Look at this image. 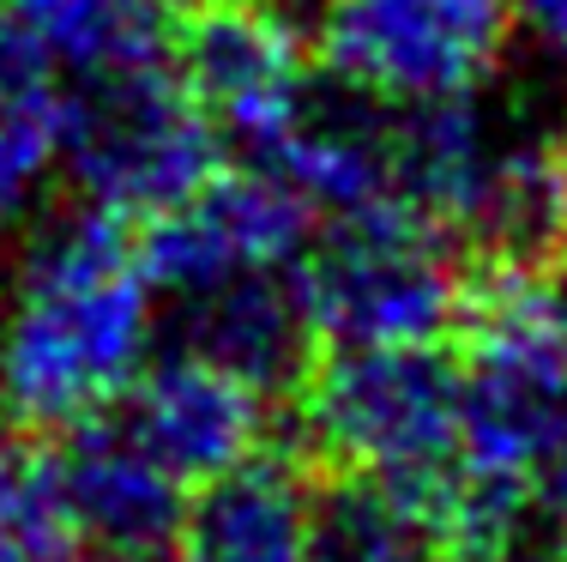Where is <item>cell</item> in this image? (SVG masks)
I'll return each instance as SVG.
<instances>
[{
    "label": "cell",
    "mask_w": 567,
    "mask_h": 562,
    "mask_svg": "<svg viewBox=\"0 0 567 562\" xmlns=\"http://www.w3.org/2000/svg\"><path fill=\"white\" fill-rule=\"evenodd\" d=\"M157 285L127 218L85 206L19 254L0 297V411L19 430H66L110 411L152 357Z\"/></svg>",
    "instance_id": "cell-1"
},
{
    "label": "cell",
    "mask_w": 567,
    "mask_h": 562,
    "mask_svg": "<svg viewBox=\"0 0 567 562\" xmlns=\"http://www.w3.org/2000/svg\"><path fill=\"white\" fill-rule=\"evenodd\" d=\"M458 478L441 502L453 544L519 527L532 472L567 430V278L483 260L458 309Z\"/></svg>",
    "instance_id": "cell-2"
},
{
    "label": "cell",
    "mask_w": 567,
    "mask_h": 562,
    "mask_svg": "<svg viewBox=\"0 0 567 562\" xmlns=\"http://www.w3.org/2000/svg\"><path fill=\"white\" fill-rule=\"evenodd\" d=\"M302 436L332 472L423 497L441 514L458 478V357L429 345H327L308 357Z\"/></svg>",
    "instance_id": "cell-3"
},
{
    "label": "cell",
    "mask_w": 567,
    "mask_h": 562,
    "mask_svg": "<svg viewBox=\"0 0 567 562\" xmlns=\"http://www.w3.org/2000/svg\"><path fill=\"white\" fill-rule=\"evenodd\" d=\"M315 345H429L465 309L453 236L399 200L332 212L290 266Z\"/></svg>",
    "instance_id": "cell-4"
},
{
    "label": "cell",
    "mask_w": 567,
    "mask_h": 562,
    "mask_svg": "<svg viewBox=\"0 0 567 562\" xmlns=\"http://www.w3.org/2000/svg\"><path fill=\"white\" fill-rule=\"evenodd\" d=\"M55 164L85 206L110 218H152L218 170V133L169 61L152 55L85 73L61 91Z\"/></svg>",
    "instance_id": "cell-5"
},
{
    "label": "cell",
    "mask_w": 567,
    "mask_h": 562,
    "mask_svg": "<svg viewBox=\"0 0 567 562\" xmlns=\"http://www.w3.org/2000/svg\"><path fill=\"white\" fill-rule=\"evenodd\" d=\"M513 0H320L315 61L381 110L477 98L513 49Z\"/></svg>",
    "instance_id": "cell-6"
},
{
    "label": "cell",
    "mask_w": 567,
    "mask_h": 562,
    "mask_svg": "<svg viewBox=\"0 0 567 562\" xmlns=\"http://www.w3.org/2000/svg\"><path fill=\"white\" fill-rule=\"evenodd\" d=\"M164 61L218 140L272 152L308 110V37L278 0H169Z\"/></svg>",
    "instance_id": "cell-7"
},
{
    "label": "cell",
    "mask_w": 567,
    "mask_h": 562,
    "mask_svg": "<svg viewBox=\"0 0 567 562\" xmlns=\"http://www.w3.org/2000/svg\"><path fill=\"white\" fill-rule=\"evenodd\" d=\"M308 248V200L272 170H212L175 206L152 212L140 260L175 303L224 278L284 273Z\"/></svg>",
    "instance_id": "cell-8"
},
{
    "label": "cell",
    "mask_w": 567,
    "mask_h": 562,
    "mask_svg": "<svg viewBox=\"0 0 567 562\" xmlns=\"http://www.w3.org/2000/svg\"><path fill=\"white\" fill-rule=\"evenodd\" d=\"M115 406H121L115 418L182 484H206V478H218L266 448V406H272V394H260L254 381L229 375L212 357L169 351L164 364L133 375Z\"/></svg>",
    "instance_id": "cell-9"
},
{
    "label": "cell",
    "mask_w": 567,
    "mask_h": 562,
    "mask_svg": "<svg viewBox=\"0 0 567 562\" xmlns=\"http://www.w3.org/2000/svg\"><path fill=\"white\" fill-rule=\"evenodd\" d=\"M55 453H61L66 502H73L85 544L97 556L157 562L175 544L187 484L115 418V406L97 411V418L66 423V441Z\"/></svg>",
    "instance_id": "cell-10"
},
{
    "label": "cell",
    "mask_w": 567,
    "mask_h": 562,
    "mask_svg": "<svg viewBox=\"0 0 567 562\" xmlns=\"http://www.w3.org/2000/svg\"><path fill=\"white\" fill-rule=\"evenodd\" d=\"M308 502L302 466L260 448L199 484L169 551L175 562H308Z\"/></svg>",
    "instance_id": "cell-11"
},
{
    "label": "cell",
    "mask_w": 567,
    "mask_h": 562,
    "mask_svg": "<svg viewBox=\"0 0 567 562\" xmlns=\"http://www.w3.org/2000/svg\"><path fill=\"white\" fill-rule=\"evenodd\" d=\"M182 351L212 357L229 375L254 381L260 394L296 387L315 357V333L296 303V278L284 273H248L224 278L212 290L182 297Z\"/></svg>",
    "instance_id": "cell-12"
},
{
    "label": "cell",
    "mask_w": 567,
    "mask_h": 562,
    "mask_svg": "<svg viewBox=\"0 0 567 562\" xmlns=\"http://www.w3.org/2000/svg\"><path fill=\"white\" fill-rule=\"evenodd\" d=\"M272 176H284L308 200V212H357L374 200H393V176H386V110H308L284 127V140L260 157Z\"/></svg>",
    "instance_id": "cell-13"
},
{
    "label": "cell",
    "mask_w": 567,
    "mask_h": 562,
    "mask_svg": "<svg viewBox=\"0 0 567 562\" xmlns=\"http://www.w3.org/2000/svg\"><path fill=\"white\" fill-rule=\"evenodd\" d=\"M453 532L423 497L339 472L308 502V562H453Z\"/></svg>",
    "instance_id": "cell-14"
},
{
    "label": "cell",
    "mask_w": 567,
    "mask_h": 562,
    "mask_svg": "<svg viewBox=\"0 0 567 562\" xmlns=\"http://www.w3.org/2000/svg\"><path fill=\"white\" fill-rule=\"evenodd\" d=\"M0 12L66 79L164 55L169 24V0H0Z\"/></svg>",
    "instance_id": "cell-15"
},
{
    "label": "cell",
    "mask_w": 567,
    "mask_h": 562,
    "mask_svg": "<svg viewBox=\"0 0 567 562\" xmlns=\"http://www.w3.org/2000/svg\"><path fill=\"white\" fill-rule=\"evenodd\" d=\"M61 85L55 67L37 55L0 12V236H12L55 170Z\"/></svg>",
    "instance_id": "cell-16"
},
{
    "label": "cell",
    "mask_w": 567,
    "mask_h": 562,
    "mask_svg": "<svg viewBox=\"0 0 567 562\" xmlns=\"http://www.w3.org/2000/svg\"><path fill=\"white\" fill-rule=\"evenodd\" d=\"M0 562H97L61 484V453L37 430L0 436Z\"/></svg>",
    "instance_id": "cell-17"
},
{
    "label": "cell",
    "mask_w": 567,
    "mask_h": 562,
    "mask_svg": "<svg viewBox=\"0 0 567 562\" xmlns=\"http://www.w3.org/2000/svg\"><path fill=\"white\" fill-rule=\"evenodd\" d=\"M453 562H567V532L561 527H549V532L507 527L495 539H477L465 551H453Z\"/></svg>",
    "instance_id": "cell-18"
},
{
    "label": "cell",
    "mask_w": 567,
    "mask_h": 562,
    "mask_svg": "<svg viewBox=\"0 0 567 562\" xmlns=\"http://www.w3.org/2000/svg\"><path fill=\"white\" fill-rule=\"evenodd\" d=\"M532 502L544 508L549 527H561V532H567V430H561L556 448L544 453V466L532 472Z\"/></svg>",
    "instance_id": "cell-19"
},
{
    "label": "cell",
    "mask_w": 567,
    "mask_h": 562,
    "mask_svg": "<svg viewBox=\"0 0 567 562\" xmlns=\"http://www.w3.org/2000/svg\"><path fill=\"white\" fill-rule=\"evenodd\" d=\"M513 19L567 67V0H513Z\"/></svg>",
    "instance_id": "cell-20"
},
{
    "label": "cell",
    "mask_w": 567,
    "mask_h": 562,
    "mask_svg": "<svg viewBox=\"0 0 567 562\" xmlns=\"http://www.w3.org/2000/svg\"><path fill=\"white\" fill-rule=\"evenodd\" d=\"M97 562H121V556H97ZM157 562H164V556H157Z\"/></svg>",
    "instance_id": "cell-21"
},
{
    "label": "cell",
    "mask_w": 567,
    "mask_h": 562,
    "mask_svg": "<svg viewBox=\"0 0 567 562\" xmlns=\"http://www.w3.org/2000/svg\"><path fill=\"white\" fill-rule=\"evenodd\" d=\"M561 176H567V152H561ZM561 254H567V248H561Z\"/></svg>",
    "instance_id": "cell-22"
}]
</instances>
